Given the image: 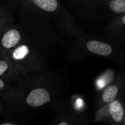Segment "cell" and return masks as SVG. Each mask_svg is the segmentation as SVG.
Listing matches in <instances>:
<instances>
[{
    "instance_id": "cell-1",
    "label": "cell",
    "mask_w": 125,
    "mask_h": 125,
    "mask_svg": "<svg viewBox=\"0 0 125 125\" xmlns=\"http://www.w3.org/2000/svg\"><path fill=\"white\" fill-rule=\"evenodd\" d=\"M17 10L27 41L45 59L83 32L61 0H23Z\"/></svg>"
},
{
    "instance_id": "cell-2",
    "label": "cell",
    "mask_w": 125,
    "mask_h": 125,
    "mask_svg": "<svg viewBox=\"0 0 125 125\" xmlns=\"http://www.w3.org/2000/svg\"><path fill=\"white\" fill-rule=\"evenodd\" d=\"M6 105L10 113L48 107L61 101L65 85L59 74L50 69L21 76L13 84Z\"/></svg>"
},
{
    "instance_id": "cell-3",
    "label": "cell",
    "mask_w": 125,
    "mask_h": 125,
    "mask_svg": "<svg viewBox=\"0 0 125 125\" xmlns=\"http://www.w3.org/2000/svg\"><path fill=\"white\" fill-rule=\"evenodd\" d=\"M90 56H98L121 64L125 59L124 45L106 37L84 33L73 40L68 53L69 62H79Z\"/></svg>"
},
{
    "instance_id": "cell-4",
    "label": "cell",
    "mask_w": 125,
    "mask_h": 125,
    "mask_svg": "<svg viewBox=\"0 0 125 125\" xmlns=\"http://www.w3.org/2000/svg\"><path fill=\"white\" fill-rule=\"evenodd\" d=\"M68 7L84 20L97 21L125 12V0H65Z\"/></svg>"
},
{
    "instance_id": "cell-5",
    "label": "cell",
    "mask_w": 125,
    "mask_h": 125,
    "mask_svg": "<svg viewBox=\"0 0 125 125\" xmlns=\"http://www.w3.org/2000/svg\"><path fill=\"white\" fill-rule=\"evenodd\" d=\"M21 76L49 69L45 58L27 40L7 53Z\"/></svg>"
},
{
    "instance_id": "cell-6",
    "label": "cell",
    "mask_w": 125,
    "mask_h": 125,
    "mask_svg": "<svg viewBox=\"0 0 125 125\" xmlns=\"http://www.w3.org/2000/svg\"><path fill=\"white\" fill-rule=\"evenodd\" d=\"M93 122L113 125H125V109L122 99L119 97L96 108Z\"/></svg>"
},
{
    "instance_id": "cell-7",
    "label": "cell",
    "mask_w": 125,
    "mask_h": 125,
    "mask_svg": "<svg viewBox=\"0 0 125 125\" xmlns=\"http://www.w3.org/2000/svg\"><path fill=\"white\" fill-rule=\"evenodd\" d=\"M27 40L18 23H13L0 33V49L8 53L22 42Z\"/></svg>"
},
{
    "instance_id": "cell-8",
    "label": "cell",
    "mask_w": 125,
    "mask_h": 125,
    "mask_svg": "<svg viewBox=\"0 0 125 125\" xmlns=\"http://www.w3.org/2000/svg\"><path fill=\"white\" fill-rule=\"evenodd\" d=\"M51 125H87L89 120L87 116L82 111L61 108L55 113Z\"/></svg>"
},
{
    "instance_id": "cell-9",
    "label": "cell",
    "mask_w": 125,
    "mask_h": 125,
    "mask_svg": "<svg viewBox=\"0 0 125 125\" xmlns=\"http://www.w3.org/2000/svg\"><path fill=\"white\" fill-rule=\"evenodd\" d=\"M125 86V77L122 73H118L116 78L105 87L100 92L97 100L96 108L110 103L119 97L123 91Z\"/></svg>"
},
{
    "instance_id": "cell-10",
    "label": "cell",
    "mask_w": 125,
    "mask_h": 125,
    "mask_svg": "<svg viewBox=\"0 0 125 125\" xmlns=\"http://www.w3.org/2000/svg\"><path fill=\"white\" fill-rule=\"evenodd\" d=\"M105 35L108 39L125 45V12L111 18L105 27Z\"/></svg>"
},
{
    "instance_id": "cell-11",
    "label": "cell",
    "mask_w": 125,
    "mask_h": 125,
    "mask_svg": "<svg viewBox=\"0 0 125 125\" xmlns=\"http://www.w3.org/2000/svg\"><path fill=\"white\" fill-rule=\"evenodd\" d=\"M20 77L21 74L8 53L0 49V78L7 83L13 84Z\"/></svg>"
},
{
    "instance_id": "cell-12",
    "label": "cell",
    "mask_w": 125,
    "mask_h": 125,
    "mask_svg": "<svg viewBox=\"0 0 125 125\" xmlns=\"http://www.w3.org/2000/svg\"><path fill=\"white\" fill-rule=\"evenodd\" d=\"M117 73L114 70L108 69L102 73L95 80L94 87L95 89L100 92L105 87H106L108 84L114 81L116 78Z\"/></svg>"
},
{
    "instance_id": "cell-13",
    "label": "cell",
    "mask_w": 125,
    "mask_h": 125,
    "mask_svg": "<svg viewBox=\"0 0 125 125\" xmlns=\"http://www.w3.org/2000/svg\"><path fill=\"white\" fill-rule=\"evenodd\" d=\"M13 10L0 4V33L7 26L15 23Z\"/></svg>"
},
{
    "instance_id": "cell-14",
    "label": "cell",
    "mask_w": 125,
    "mask_h": 125,
    "mask_svg": "<svg viewBox=\"0 0 125 125\" xmlns=\"http://www.w3.org/2000/svg\"><path fill=\"white\" fill-rule=\"evenodd\" d=\"M12 92V84L7 83V81L0 78V99H1L5 104L10 99Z\"/></svg>"
},
{
    "instance_id": "cell-15",
    "label": "cell",
    "mask_w": 125,
    "mask_h": 125,
    "mask_svg": "<svg viewBox=\"0 0 125 125\" xmlns=\"http://www.w3.org/2000/svg\"><path fill=\"white\" fill-rule=\"evenodd\" d=\"M23 0H0V4L11 9L12 10H17Z\"/></svg>"
},
{
    "instance_id": "cell-16",
    "label": "cell",
    "mask_w": 125,
    "mask_h": 125,
    "mask_svg": "<svg viewBox=\"0 0 125 125\" xmlns=\"http://www.w3.org/2000/svg\"><path fill=\"white\" fill-rule=\"evenodd\" d=\"M9 114H10V111L6 104L1 99H0V116H3L4 115H9Z\"/></svg>"
}]
</instances>
